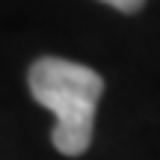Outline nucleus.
I'll list each match as a JSON object with an SVG mask.
<instances>
[{
  "instance_id": "nucleus-1",
  "label": "nucleus",
  "mask_w": 160,
  "mask_h": 160,
  "mask_svg": "<svg viewBox=\"0 0 160 160\" xmlns=\"http://www.w3.org/2000/svg\"><path fill=\"white\" fill-rule=\"evenodd\" d=\"M33 98L57 116L53 145L68 157H77L92 142L95 107L101 101L104 80L89 65L59 57H42L30 68Z\"/></svg>"
},
{
  "instance_id": "nucleus-2",
  "label": "nucleus",
  "mask_w": 160,
  "mask_h": 160,
  "mask_svg": "<svg viewBox=\"0 0 160 160\" xmlns=\"http://www.w3.org/2000/svg\"><path fill=\"white\" fill-rule=\"evenodd\" d=\"M104 3L116 6V9H122V12H137V9H142L145 0H104Z\"/></svg>"
}]
</instances>
